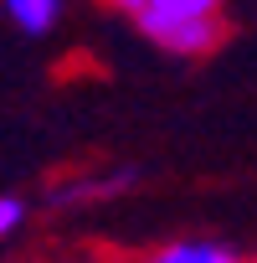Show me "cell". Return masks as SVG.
Returning a JSON list of instances; mask_svg holds the SVG:
<instances>
[{
	"mask_svg": "<svg viewBox=\"0 0 257 263\" xmlns=\"http://www.w3.org/2000/svg\"><path fill=\"white\" fill-rule=\"evenodd\" d=\"M134 26L175 57H206L226 31V0H144Z\"/></svg>",
	"mask_w": 257,
	"mask_h": 263,
	"instance_id": "obj_1",
	"label": "cell"
},
{
	"mask_svg": "<svg viewBox=\"0 0 257 263\" xmlns=\"http://www.w3.org/2000/svg\"><path fill=\"white\" fill-rule=\"evenodd\" d=\"M134 186V171H88V176H72V181H57L47 191V206H93V201H108V196H123Z\"/></svg>",
	"mask_w": 257,
	"mask_h": 263,
	"instance_id": "obj_2",
	"label": "cell"
},
{
	"mask_svg": "<svg viewBox=\"0 0 257 263\" xmlns=\"http://www.w3.org/2000/svg\"><path fill=\"white\" fill-rule=\"evenodd\" d=\"M134 263H252V258H242L231 242H221V237H170V242H160V248H149L144 258H134Z\"/></svg>",
	"mask_w": 257,
	"mask_h": 263,
	"instance_id": "obj_3",
	"label": "cell"
},
{
	"mask_svg": "<svg viewBox=\"0 0 257 263\" xmlns=\"http://www.w3.org/2000/svg\"><path fill=\"white\" fill-rule=\"evenodd\" d=\"M0 6H6V21H11L21 36H47V31L62 21L67 0H0Z\"/></svg>",
	"mask_w": 257,
	"mask_h": 263,
	"instance_id": "obj_4",
	"label": "cell"
},
{
	"mask_svg": "<svg viewBox=\"0 0 257 263\" xmlns=\"http://www.w3.org/2000/svg\"><path fill=\"white\" fill-rule=\"evenodd\" d=\"M26 227V201L21 196H0V242H11Z\"/></svg>",
	"mask_w": 257,
	"mask_h": 263,
	"instance_id": "obj_5",
	"label": "cell"
},
{
	"mask_svg": "<svg viewBox=\"0 0 257 263\" xmlns=\"http://www.w3.org/2000/svg\"><path fill=\"white\" fill-rule=\"evenodd\" d=\"M103 6H108V11H123V16H139L144 0H103Z\"/></svg>",
	"mask_w": 257,
	"mask_h": 263,
	"instance_id": "obj_6",
	"label": "cell"
},
{
	"mask_svg": "<svg viewBox=\"0 0 257 263\" xmlns=\"http://www.w3.org/2000/svg\"><path fill=\"white\" fill-rule=\"evenodd\" d=\"M82 263H123V258H82Z\"/></svg>",
	"mask_w": 257,
	"mask_h": 263,
	"instance_id": "obj_7",
	"label": "cell"
},
{
	"mask_svg": "<svg viewBox=\"0 0 257 263\" xmlns=\"http://www.w3.org/2000/svg\"><path fill=\"white\" fill-rule=\"evenodd\" d=\"M252 263H257V258H252Z\"/></svg>",
	"mask_w": 257,
	"mask_h": 263,
	"instance_id": "obj_8",
	"label": "cell"
}]
</instances>
